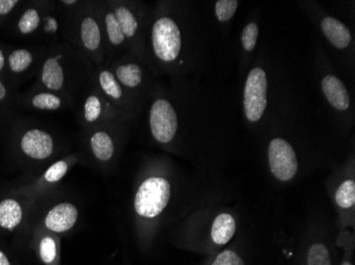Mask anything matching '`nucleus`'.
Returning <instances> with one entry per match:
<instances>
[{"label": "nucleus", "mask_w": 355, "mask_h": 265, "mask_svg": "<svg viewBox=\"0 0 355 265\" xmlns=\"http://www.w3.org/2000/svg\"><path fill=\"white\" fill-rule=\"evenodd\" d=\"M203 192L163 156L147 157L141 165L131 199L135 241L143 254L153 250L157 237L205 202Z\"/></svg>", "instance_id": "f257e3e1"}, {"label": "nucleus", "mask_w": 355, "mask_h": 265, "mask_svg": "<svg viewBox=\"0 0 355 265\" xmlns=\"http://www.w3.org/2000/svg\"><path fill=\"white\" fill-rule=\"evenodd\" d=\"M239 230V222L230 210L213 211L197 207L171 231L173 246L202 257L214 256L228 246Z\"/></svg>", "instance_id": "f03ea898"}, {"label": "nucleus", "mask_w": 355, "mask_h": 265, "mask_svg": "<svg viewBox=\"0 0 355 265\" xmlns=\"http://www.w3.org/2000/svg\"><path fill=\"white\" fill-rule=\"evenodd\" d=\"M95 66L67 42L47 47L35 84L61 93L77 104L93 84Z\"/></svg>", "instance_id": "7ed1b4c3"}, {"label": "nucleus", "mask_w": 355, "mask_h": 265, "mask_svg": "<svg viewBox=\"0 0 355 265\" xmlns=\"http://www.w3.org/2000/svg\"><path fill=\"white\" fill-rule=\"evenodd\" d=\"M182 15L171 3L150 12L146 35L149 59L157 73H180L187 67Z\"/></svg>", "instance_id": "20e7f679"}, {"label": "nucleus", "mask_w": 355, "mask_h": 265, "mask_svg": "<svg viewBox=\"0 0 355 265\" xmlns=\"http://www.w3.org/2000/svg\"><path fill=\"white\" fill-rule=\"evenodd\" d=\"M64 16L63 42L87 57L95 67L105 57V31L98 0H58Z\"/></svg>", "instance_id": "39448f33"}, {"label": "nucleus", "mask_w": 355, "mask_h": 265, "mask_svg": "<svg viewBox=\"0 0 355 265\" xmlns=\"http://www.w3.org/2000/svg\"><path fill=\"white\" fill-rule=\"evenodd\" d=\"M10 131L12 154L35 172L69 153V140L59 131L43 123L16 121Z\"/></svg>", "instance_id": "423d86ee"}, {"label": "nucleus", "mask_w": 355, "mask_h": 265, "mask_svg": "<svg viewBox=\"0 0 355 265\" xmlns=\"http://www.w3.org/2000/svg\"><path fill=\"white\" fill-rule=\"evenodd\" d=\"M3 29L16 39L51 47L63 42L64 16L55 0L24 1Z\"/></svg>", "instance_id": "0eeeda50"}, {"label": "nucleus", "mask_w": 355, "mask_h": 265, "mask_svg": "<svg viewBox=\"0 0 355 265\" xmlns=\"http://www.w3.org/2000/svg\"><path fill=\"white\" fill-rule=\"evenodd\" d=\"M125 127V122H114L83 129L80 143L87 163L105 173L114 170L123 151Z\"/></svg>", "instance_id": "6e6552de"}, {"label": "nucleus", "mask_w": 355, "mask_h": 265, "mask_svg": "<svg viewBox=\"0 0 355 265\" xmlns=\"http://www.w3.org/2000/svg\"><path fill=\"white\" fill-rule=\"evenodd\" d=\"M79 163H87L81 151L69 153L61 158L53 161L51 165L32 174L30 179L11 189L35 202H41L46 197L59 192L60 185L71 172V169Z\"/></svg>", "instance_id": "1a4fd4ad"}, {"label": "nucleus", "mask_w": 355, "mask_h": 265, "mask_svg": "<svg viewBox=\"0 0 355 265\" xmlns=\"http://www.w3.org/2000/svg\"><path fill=\"white\" fill-rule=\"evenodd\" d=\"M79 220V206L57 192L37 203L30 228L39 226L62 238L75 230Z\"/></svg>", "instance_id": "9d476101"}, {"label": "nucleus", "mask_w": 355, "mask_h": 265, "mask_svg": "<svg viewBox=\"0 0 355 265\" xmlns=\"http://www.w3.org/2000/svg\"><path fill=\"white\" fill-rule=\"evenodd\" d=\"M284 265H338L340 247L336 239L324 228L311 227Z\"/></svg>", "instance_id": "9b49d317"}, {"label": "nucleus", "mask_w": 355, "mask_h": 265, "mask_svg": "<svg viewBox=\"0 0 355 265\" xmlns=\"http://www.w3.org/2000/svg\"><path fill=\"white\" fill-rule=\"evenodd\" d=\"M107 66L121 86L132 95L139 107H141L144 101L150 99L155 91L153 77L157 75L145 62L133 53H128Z\"/></svg>", "instance_id": "f8f14e48"}, {"label": "nucleus", "mask_w": 355, "mask_h": 265, "mask_svg": "<svg viewBox=\"0 0 355 265\" xmlns=\"http://www.w3.org/2000/svg\"><path fill=\"white\" fill-rule=\"evenodd\" d=\"M47 47L43 46L7 45V83L17 91L28 80L35 79L39 73Z\"/></svg>", "instance_id": "ddd939ff"}, {"label": "nucleus", "mask_w": 355, "mask_h": 265, "mask_svg": "<svg viewBox=\"0 0 355 265\" xmlns=\"http://www.w3.org/2000/svg\"><path fill=\"white\" fill-rule=\"evenodd\" d=\"M73 109L78 125L83 129L107 123L128 122L119 109L107 101V98L94 84L85 91Z\"/></svg>", "instance_id": "4468645a"}, {"label": "nucleus", "mask_w": 355, "mask_h": 265, "mask_svg": "<svg viewBox=\"0 0 355 265\" xmlns=\"http://www.w3.org/2000/svg\"><path fill=\"white\" fill-rule=\"evenodd\" d=\"M37 202L8 191L0 197V232L28 236Z\"/></svg>", "instance_id": "2eb2a0df"}, {"label": "nucleus", "mask_w": 355, "mask_h": 265, "mask_svg": "<svg viewBox=\"0 0 355 265\" xmlns=\"http://www.w3.org/2000/svg\"><path fill=\"white\" fill-rule=\"evenodd\" d=\"M93 84L107 98V101L119 109L125 120L135 118L141 109L132 95L121 86L107 65L95 67Z\"/></svg>", "instance_id": "dca6fc26"}, {"label": "nucleus", "mask_w": 355, "mask_h": 265, "mask_svg": "<svg viewBox=\"0 0 355 265\" xmlns=\"http://www.w3.org/2000/svg\"><path fill=\"white\" fill-rule=\"evenodd\" d=\"M267 163L273 179L283 184L294 181L300 171V161L296 150L283 138H275L269 143Z\"/></svg>", "instance_id": "f3484780"}, {"label": "nucleus", "mask_w": 355, "mask_h": 265, "mask_svg": "<svg viewBox=\"0 0 355 265\" xmlns=\"http://www.w3.org/2000/svg\"><path fill=\"white\" fill-rule=\"evenodd\" d=\"M352 163L347 168L338 171V174L335 177L334 186L331 187V195L333 203L336 206L338 214H340V227L353 226L354 223V206H355V179L354 171Z\"/></svg>", "instance_id": "a211bd4d"}, {"label": "nucleus", "mask_w": 355, "mask_h": 265, "mask_svg": "<svg viewBox=\"0 0 355 265\" xmlns=\"http://www.w3.org/2000/svg\"><path fill=\"white\" fill-rule=\"evenodd\" d=\"M267 89L266 71L255 67L249 73L244 89L245 116L250 122L260 121L266 111Z\"/></svg>", "instance_id": "6ab92c4d"}, {"label": "nucleus", "mask_w": 355, "mask_h": 265, "mask_svg": "<svg viewBox=\"0 0 355 265\" xmlns=\"http://www.w3.org/2000/svg\"><path fill=\"white\" fill-rule=\"evenodd\" d=\"M19 107L31 111L55 113L75 109V102L61 93H53L35 84L30 87L29 91L21 93Z\"/></svg>", "instance_id": "aec40b11"}, {"label": "nucleus", "mask_w": 355, "mask_h": 265, "mask_svg": "<svg viewBox=\"0 0 355 265\" xmlns=\"http://www.w3.org/2000/svg\"><path fill=\"white\" fill-rule=\"evenodd\" d=\"M29 246L42 265H62L61 237L39 226L30 228Z\"/></svg>", "instance_id": "412c9836"}, {"label": "nucleus", "mask_w": 355, "mask_h": 265, "mask_svg": "<svg viewBox=\"0 0 355 265\" xmlns=\"http://www.w3.org/2000/svg\"><path fill=\"white\" fill-rule=\"evenodd\" d=\"M264 260L248 245L234 239L218 254L205 257L198 265H264Z\"/></svg>", "instance_id": "4be33fe9"}, {"label": "nucleus", "mask_w": 355, "mask_h": 265, "mask_svg": "<svg viewBox=\"0 0 355 265\" xmlns=\"http://www.w3.org/2000/svg\"><path fill=\"white\" fill-rule=\"evenodd\" d=\"M322 91L333 109L345 111L350 107V95L342 80L333 75H327L321 82Z\"/></svg>", "instance_id": "5701e85b"}, {"label": "nucleus", "mask_w": 355, "mask_h": 265, "mask_svg": "<svg viewBox=\"0 0 355 265\" xmlns=\"http://www.w3.org/2000/svg\"><path fill=\"white\" fill-rule=\"evenodd\" d=\"M321 29L328 41L337 49L349 47L352 41L349 28L332 16H327L321 21Z\"/></svg>", "instance_id": "b1692460"}, {"label": "nucleus", "mask_w": 355, "mask_h": 265, "mask_svg": "<svg viewBox=\"0 0 355 265\" xmlns=\"http://www.w3.org/2000/svg\"><path fill=\"white\" fill-rule=\"evenodd\" d=\"M21 93L11 89L7 82L0 79V115L19 109Z\"/></svg>", "instance_id": "393cba45"}, {"label": "nucleus", "mask_w": 355, "mask_h": 265, "mask_svg": "<svg viewBox=\"0 0 355 265\" xmlns=\"http://www.w3.org/2000/svg\"><path fill=\"white\" fill-rule=\"evenodd\" d=\"M239 3L236 0H219L215 3V15L220 23L230 21L234 16Z\"/></svg>", "instance_id": "a878e982"}, {"label": "nucleus", "mask_w": 355, "mask_h": 265, "mask_svg": "<svg viewBox=\"0 0 355 265\" xmlns=\"http://www.w3.org/2000/svg\"><path fill=\"white\" fill-rule=\"evenodd\" d=\"M336 241H342V243H336L337 246L342 248L343 253L340 254V260L338 265H355L354 264V237L353 235L347 237V238L336 239Z\"/></svg>", "instance_id": "bb28decb"}, {"label": "nucleus", "mask_w": 355, "mask_h": 265, "mask_svg": "<svg viewBox=\"0 0 355 265\" xmlns=\"http://www.w3.org/2000/svg\"><path fill=\"white\" fill-rule=\"evenodd\" d=\"M24 1L21 0H0V29L7 26L12 16L21 8Z\"/></svg>", "instance_id": "cd10ccee"}, {"label": "nucleus", "mask_w": 355, "mask_h": 265, "mask_svg": "<svg viewBox=\"0 0 355 265\" xmlns=\"http://www.w3.org/2000/svg\"><path fill=\"white\" fill-rule=\"evenodd\" d=\"M257 37H259V26L254 21L249 23L241 33V44L247 53H251L257 46Z\"/></svg>", "instance_id": "c85d7f7f"}, {"label": "nucleus", "mask_w": 355, "mask_h": 265, "mask_svg": "<svg viewBox=\"0 0 355 265\" xmlns=\"http://www.w3.org/2000/svg\"><path fill=\"white\" fill-rule=\"evenodd\" d=\"M7 45L0 43V79L7 82Z\"/></svg>", "instance_id": "c756f323"}, {"label": "nucleus", "mask_w": 355, "mask_h": 265, "mask_svg": "<svg viewBox=\"0 0 355 265\" xmlns=\"http://www.w3.org/2000/svg\"><path fill=\"white\" fill-rule=\"evenodd\" d=\"M0 265H17L11 255L3 246H0Z\"/></svg>", "instance_id": "7c9ffc66"}, {"label": "nucleus", "mask_w": 355, "mask_h": 265, "mask_svg": "<svg viewBox=\"0 0 355 265\" xmlns=\"http://www.w3.org/2000/svg\"><path fill=\"white\" fill-rule=\"evenodd\" d=\"M123 265H132L131 264L130 260L129 259H125V263Z\"/></svg>", "instance_id": "2f4dec72"}]
</instances>
